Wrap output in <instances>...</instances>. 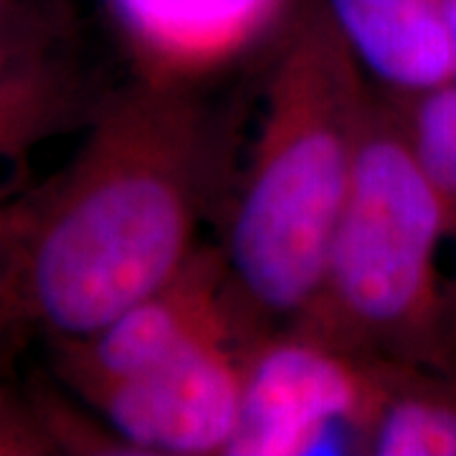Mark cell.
Segmentation results:
<instances>
[{"mask_svg": "<svg viewBox=\"0 0 456 456\" xmlns=\"http://www.w3.org/2000/svg\"><path fill=\"white\" fill-rule=\"evenodd\" d=\"M66 41V16L56 0H0V53Z\"/></svg>", "mask_w": 456, "mask_h": 456, "instance_id": "12", "label": "cell"}, {"mask_svg": "<svg viewBox=\"0 0 456 456\" xmlns=\"http://www.w3.org/2000/svg\"><path fill=\"white\" fill-rule=\"evenodd\" d=\"M375 94L322 0L292 11L228 216V287L256 335L307 307L358 173Z\"/></svg>", "mask_w": 456, "mask_h": 456, "instance_id": "2", "label": "cell"}, {"mask_svg": "<svg viewBox=\"0 0 456 456\" xmlns=\"http://www.w3.org/2000/svg\"><path fill=\"white\" fill-rule=\"evenodd\" d=\"M142 79L196 86L292 16V0H107Z\"/></svg>", "mask_w": 456, "mask_h": 456, "instance_id": "7", "label": "cell"}, {"mask_svg": "<svg viewBox=\"0 0 456 456\" xmlns=\"http://www.w3.org/2000/svg\"><path fill=\"white\" fill-rule=\"evenodd\" d=\"M362 454L456 456V370L383 362Z\"/></svg>", "mask_w": 456, "mask_h": 456, "instance_id": "10", "label": "cell"}, {"mask_svg": "<svg viewBox=\"0 0 456 456\" xmlns=\"http://www.w3.org/2000/svg\"><path fill=\"white\" fill-rule=\"evenodd\" d=\"M97 102L66 41L0 53V160L86 127Z\"/></svg>", "mask_w": 456, "mask_h": 456, "instance_id": "9", "label": "cell"}, {"mask_svg": "<svg viewBox=\"0 0 456 456\" xmlns=\"http://www.w3.org/2000/svg\"><path fill=\"white\" fill-rule=\"evenodd\" d=\"M11 196H13L11 188H0V274H3V226H5V208Z\"/></svg>", "mask_w": 456, "mask_h": 456, "instance_id": "13", "label": "cell"}, {"mask_svg": "<svg viewBox=\"0 0 456 456\" xmlns=\"http://www.w3.org/2000/svg\"><path fill=\"white\" fill-rule=\"evenodd\" d=\"M383 386V362L297 325L246 347L244 388L226 456L362 454Z\"/></svg>", "mask_w": 456, "mask_h": 456, "instance_id": "4", "label": "cell"}, {"mask_svg": "<svg viewBox=\"0 0 456 456\" xmlns=\"http://www.w3.org/2000/svg\"><path fill=\"white\" fill-rule=\"evenodd\" d=\"M393 102L401 114L408 145L439 198L446 221V244L454 248L456 256V82ZM452 287L456 294V277Z\"/></svg>", "mask_w": 456, "mask_h": 456, "instance_id": "11", "label": "cell"}, {"mask_svg": "<svg viewBox=\"0 0 456 456\" xmlns=\"http://www.w3.org/2000/svg\"><path fill=\"white\" fill-rule=\"evenodd\" d=\"M226 332L256 338L231 297L221 251L198 246L175 277L107 325L77 340L51 345L56 350L53 362L59 375L69 388L86 398L163 365L196 342Z\"/></svg>", "mask_w": 456, "mask_h": 456, "instance_id": "6", "label": "cell"}, {"mask_svg": "<svg viewBox=\"0 0 456 456\" xmlns=\"http://www.w3.org/2000/svg\"><path fill=\"white\" fill-rule=\"evenodd\" d=\"M446 221L391 97H375L347 203L307 307L287 325L362 358L456 370Z\"/></svg>", "mask_w": 456, "mask_h": 456, "instance_id": "3", "label": "cell"}, {"mask_svg": "<svg viewBox=\"0 0 456 456\" xmlns=\"http://www.w3.org/2000/svg\"><path fill=\"white\" fill-rule=\"evenodd\" d=\"M251 340L239 332L213 335L84 401L125 454L226 456L239 424Z\"/></svg>", "mask_w": 456, "mask_h": 456, "instance_id": "5", "label": "cell"}, {"mask_svg": "<svg viewBox=\"0 0 456 456\" xmlns=\"http://www.w3.org/2000/svg\"><path fill=\"white\" fill-rule=\"evenodd\" d=\"M322 8L386 97L411 99L456 82L446 0H322Z\"/></svg>", "mask_w": 456, "mask_h": 456, "instance_id": "8", "label": "cell"}, {"mask_svg": "<svg viewBox=\"0 0 456 456\" xmlns=\"http://www.w3.org/2000/svg\"><path fill=\"white\" fill-rule=\"evenodd\" d=\"M228 145L196 86L140 77L99 97L64 170L8 198L0 335L77 340L175 277L200 246Z\"/></svg>", "mask_w": 456, "mask_h": 456, "instance_id": "1", "label": "cell"}, {"mask_svg": "<svg viewBox=\"0 0 456 456\" xmlns=\"http://www.w3.org/2000/svg\"><path fill=\"white\" fill-rule=\"evenodd\" d=\"M449 3V20H452V36H454V53H456V0H446Z\"/></svg>", "mask_w": 456, "mask_h": 456, "instance_id": "14", "label": "cell"}]
</instances>
